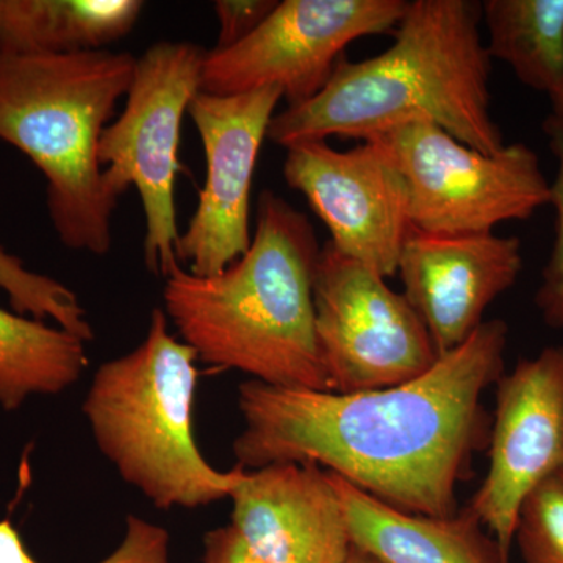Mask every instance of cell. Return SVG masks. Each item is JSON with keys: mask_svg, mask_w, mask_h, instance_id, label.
I'll list each match as a JSON object with an SVG mask.
<instances>
[{"mask_svg": "<svg viewBox=\"0 0 563 563\" xmlns=\"http://www.w3.org/2000/svg\"><path fill=\"white\" fill-rule=\"evenodd\" d=\"M521 268L517 236L443 235L415 228L404 240L398 263L402 295L439 355L454 351L476 332L485 310L517 284Z\"/></svg>", "mask_w": 563, "mask_h": 563, "instance_id": "cell-13", "label": "cell"}, {"mask_svg": "<svg viewBox=\"0 0 563 563\" xmlns=\"http://www.w3.org/2000/svg\"><path fill=\"white\" fill-rule=\"evenodd\" d=\"M402 177L412 228L443 235L493 232L550 206L551 181L525 143L498 154L466 146L432 122L393 125L368 139Z\"/></svg>", "mask_w": 563, "mask_h": 563, "instance_id": "cell-7", "label": "cell"}, {"mask_svg": "<svg viewBox=\"0 0 563 563\" xmlns=\"http://www.w3.org/2000/svg\"><path fill=\"white\" fill-rule=\"evenodd\" d=\"M198 355L152 310L143 342L92 374L81 412L92 440L125 484L157 509L195 510L231 498L246 470L221 472L192 431Z\"/></svg>", "mask_w": 563, "mask_h": 563, "instance_id": "cell-5", "label": "cell"}, {"mask_svg": "<svg viewBox=\"0 0 563 563\" xmlns=\"http://www.w3.org/2000/svg\"><path fill=\"white\" fill-rule=\"evenodd\" d=\"M544 131L550 136V146L559 163L550 198L555 210V239L543 268L542 284L536 292V306L544 324L563 329V124L547 120Z\"/></svg>", "mask_w": 563, "mask_h": 563, "instance_id": "cell-22", "label": "cell"}, {"mask_svg": "<svg viewBox=\"0 0 563 563\" xmlns=\"http://www.w3.org/2000/svg\"><path fill=\"white\" fill-rule=\"evenodd\" d=\"M203 563H268L252 553L232 525L213 529L203 537Z\"/></svg>", "mask_w": 563, "mask_h": 563, "instance_id": "cell-24", "label": "cell"}, {"mask_svg": "<svg viewBox=\"0 0 563 563\" xmlns=\"http://www.w3.org/2000/svg\"><path fill=\"white\" fill-rule=\"evenodd\" d=\"M343 563H384L376 555L366 553L362 548L352 544L350 554L346 555Z\"/></svg>", "mask_w": 563, "mask_h": 563, "instance_id": "cell-25", "label": "cell"}, {"mask_svg": "<svg viewBox=\"0 0 563 563\" xmlns=\"http://www.w3.org/2000/svg\"><path fill=\"white\" fill-rule=\"evenodd\" d=\"M284 179L301 192L331 232L336 251L387 277L398 273L409 233L406 185L376 144L350 151L328 141H303L285 150Z\"/></svg>", "mask_w": 563, "mask_h": 563, "instance_id": "cell-12", "label": "cell"}, {"mask_svg": "<svg viewBox=\"0 0 563 563\" xmlns=\"http://www.w3.org/2000/svg\"><path fill=\"white\" fill-rule=\"evenodd\" d=\"M551 106H553V113H551L548 120L563 124V87L562 90L551 99Z\"/></svg>", "mask_w": 563, "mask_h": 563, "instance_id": "cell-26", "label": "cell"}, {"mask_svg": "<svg viewBox=\"0 0 563 563\" xmlns=\"http://www.w3.org/2000/svg\"><path fill=\"white\" fill-rule=\"evenodd\" d=\"M87 342L73 333L0 307V407L21 409L32 396H55L79 383Z\"/></svg>", "mask_w": 563, "mask_h": 563, "instance_id": "cell-17", "label": "cell"}, {"mask_svg": "<svg viewBox=\"0 0 563 563\" xmlns=\"http://www.w3.org/2000/svg\"><path fill=\"white\" fill-rule=\"evenodd\" d=\"M131 52H0V140L46 179L47 211L63 246L92 255L113 246L117 195L99 141L131 87Z\"/></svg>", "mask_w": 563, "mask_h": 563, "instance_id": "cell-4", "label": "cell"}, {"mask_svg": "<svg viewBox=\"0 0 563 563\" xmlns=\"http://www.w3.org/2000/svg\"><path fill=\"white\" fill-rule=\"evenodd\" d=\"M314 325L335 393L406 384L439 358L421 318L385 277L322 244L313 274Z\"/></svg>", "mask_w": 563, "mask_h": 563, "instance_id": "cell-8", "label": "cell"}, {"mask_svg": "<svg viewBox=\"0 0 563 563\" xmlns=\"http://www.w3.org/2000/svg\"><path fill=\"white\" fill-rule=\"evenodd\" d=\"M282 99L277 87L231 96L199 91L192 99L188 114L201 136L206 184L176 243L177 262L188 272L217 276L250 250L252 179Z\"/></svg>", "mask_w": 563, "mask_h": 563, "instance_id": "cell-10", "label": "cell"}, {"mask_svg": "<svg viewBox=\"0 0 563 563\" xmlns=\"http://www.w3.org/2000/svg\"><path fill=\"white\" fill-rule=\"evenodd\" d=\"M207 51L190 41H158L136 57L125 107L99 141L103 176L118 196L131 187L143 203L144 265L166 277L179 240L176 181L181 120L202 91Z\"/></svg>", "mask_w": 563, "mask_h": 563, "instance_id": "cell-6", "label": "cell"}, {"mask_svg": "<svg viewBox=\"0 0 563 563\" xmlns=\"http://www.w3.org/2000/svg\"><path fill=\"white\" fill-rule=\"evenodd\" d=\"M487 451V474L466 507L510 559L521 503L563 470V344L499 377Z\"/></svg>", "mask_w": 563, "mask_h": 563, "instance_id": "cell-11", "label": "cell"}, {"mask_svg": "<svg viewBox=\"0 0 563 563\" xmlns=\"http://www.w3.org/2000/svg\"><path fill=\"white\" fill-rule=\"evenodd\" d=\"M488 57L553 99L563 87V0H485Z\"/></svg>", "mask_w": 563, "mask_h": 563, "instance_id": "cell-18", "label": "cell"}, {"mask_svg": "<svg viewBox=\"0 0 563 563\" xmlns=\"http://www.w3.org/2000/svg\"><path fill=\"white\" fill-rule=\"evenodd\" d=\"M329 476L342 501L352 544L384 563H509L468 507L451 517L404 512L336 474Z\"/></svg>", "mask_w": 563, "mask_h": 563, "instance_id": "cell-15", "label": "cell"}, {"mask_svg": "<svg viewBox=\"0 0 563 563\" xmlns=\"http://www.w3.org/2000/svg\"><path fill=\"white\" fill-rule=\"evenodd\" d=\"M140 0H0V52L103 51L133 31Z\"/></svg>", "mask_w": 563, "mask_h": 563, "instance_id": "cell-16", "label": "cell"}, {"mask_svg": "<svg viewBox=\"0 0 563 563\" xmlns=\"http://www.w3.org/2000/svg\"><path fill=\"white\" fill-rule=\"evenodd\" d=\"M509 328L484 321L406 384L357 393L247 380L236 406V465L312 463L404 512L451 517L457 487L490 442L483 395L506 373Z\"/></svg>", "mask_w": 563, "mask_h": 563, "instance_id": "cell-1", "label": "cell"}, {"mask_svg": "<svg viewBox=\"0 0 563 563\" xmlns=\"http://www.w3.org/2000/svg\"><path fill=\"white\" fill-rule=\"evenodd\" d=\"M481 22L483 3L474 0L407 3L387 51L362 62L344 55L314 98L276 113L268 139L284 150L331 136L362 141L422 120L498 154L506 143L492 114V58Z\"/></svg>", "mask_w": 563, "mask_h": 563, "instance_id": "cell-2", "label": "cell"}, {"mask_svg": "<svg viewBox=\"0 0 563 563\" xmlns=\"http://www.w3.org/2000/svg\"><path fill=\"white\" fill-rule=\"evenodd\" d=\"M169 547L172 537L163 526L129 515L117 550L98 563H172ZM0 563H41L9 518L0 521Z\"/></svg>", "mask_w": 563, "mask_h": 563, "instance_id": "cell-21", "label": "cell"}, {"mask_svg": "<svg viewBox=\"0 0 563 563\" xmlns=\"http://www.w3.org/2000/svg\"><path fill=\"white\" fill-rule=\"evenodd\" d=\"M279 5V0H217L213 3L218 32L214 51H224L257 31Z\"/></svg>", "mask_w": 563, "mask_h": 563, "instance_id": "cell-23", "label": "cell"}, {"mask_svg": "<svg viewBox=\"0 0 563 563\" xmlns=\"http://www.w3.org/2000/svg\"><path fill=\"white\" fill-rule=\"evenodd\" d=\"M407 0H282L261 27L224 51L207 52L202 91L231 96L280 88L288 107L331 80L344 51L363 36L395 31Z\"/></svg>", "mask_w": 563, "mask_h": 563, "instance_id": "cell-9", "label": "cell"}, {"mask_svg": "<svg viewBox=\"0 0 563 563\" xmlns=\"http://www.w3.org/2000/svg\"><path fill=\"white\" fill-rule=\"evenodd\" d=\"M514 543L525 563H563V470L526 496Z\"/></svg>", "mask_w": 563, "mask_h": 563, "instance_id": "cell-20", "label": "cell"}, {"mask_svg": "<svg viewBox=\"0 0 563 563\" xmlns=\"http://www.w3.org/2000/svg\"><path fill=\"white\" fill-rule=\"evenodd\" d=\"M232 528L268 563H343L350 529L325 470L282 462L246 470L233 488Z\"/></svg>", "mask_w": 563, "mask_h": 563, "instance_id": "cell-14", "label": "cell"}, {"mask_svg": "<svg viewBox=\"0 0 563 563\" xmlns=\"http://www.w3.org/2000/svg\"><path fill=\"white\" fill-rule=\"evenodd\" d=\"M0 290L9 295L11 309L41 321H54L58 328L79 336L95 339V329L79 296L63 282L32 272L16 255L0 246Z\"/></svg>", "mask_w": 563, "mask_h": 563, "instance_id": "cell-19", "label": "cell"}, {"mask_svg": "<svg viewBox=\"0 0 563 563\" xmlns=\"http://www.w3.org/2000/svg\"><path fill=\"white\" fill-rule=\"evenodd\" d=\"M320 251L309 218L262 191L250 250L217 276L174 266L163 312L206 365L274 387L331 391L314 325Z\"/></svg>", "mask_w": 563, "mask_h": 563, "instance_id": "cell-3", "label": "cell"}]
</instances>
